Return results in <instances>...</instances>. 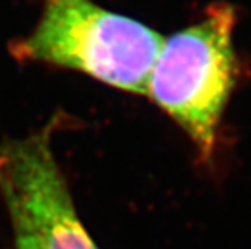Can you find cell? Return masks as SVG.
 Listing matches in <instances>:
<instances>
[{"label":"cell","mask_w":251,"mask_h":249,"mask_svg":"<svg viewBox=\"0 0 251 249\" xmlns=\"http://www.w3.org/2000/svg\"><path fill=\"white\" fill-rule=\"evenodd\" d=\"M164 38L94 0H44L36 26L11 44L20 63L71 69L124 92L146 95Z\"/></svg>","instance_id":"cell-1"},{"label":"cell","mask_w":251,"mask_h":249,"mask_svg":"<svg viewBox=\"0 0 251 249\" xmlns=\"http://www.w3.org/2000/svg\"><path fill=\"white\" fill-rule=\"evenodd\" d=\"M236 9L211 5L201 20L164 39L146 95L184 129L208 159L236 83Z\"/></svg>","instance_id":"cell-2"},{"label":"cell","mask_w":251,"mask_h":249,"mask_svg":"<svg viewBox=\"0 0 251 249\" xmlns=\"http://www.w3.org/2000/svg\"><path fill=\"white\" fill-rule=\"evenodd\" d=\"M57 116L41 129L0 144V198L45 249H100L84 228L53 152Z\"/></svg>","instance_id":"cell-3"},{"label":"cell","mask_w":251,"mask_h":249,"mask_svg":"<svg viewBox=\"0 0 251 249\" xmlns=\"http://www.w3.org/2000/svg\"><path fill=\"white\" fill-rule=\"evenodd\" d=\"M12 236H14V248L15 249H45L39 237L32 231V228L15 213L8 212Z\"/></svg>","instance_id":"cell-4"}]
</instances>
